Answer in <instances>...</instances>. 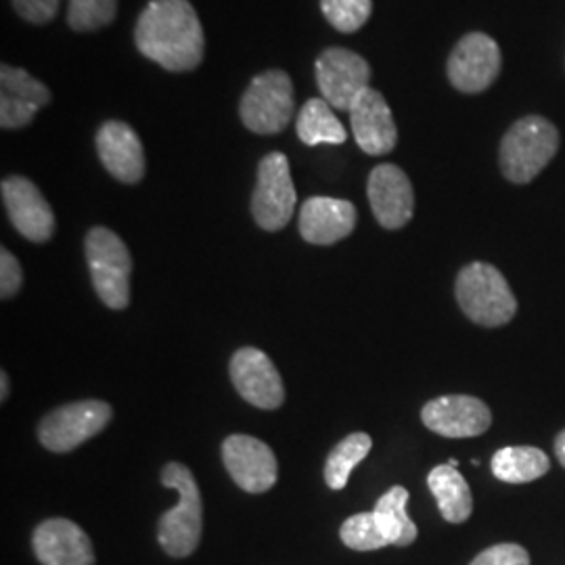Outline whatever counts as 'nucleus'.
Masks as SVG:
<instances>
[{
  "label": "nucleus",
  "mask_w": 565,
  "mask_h": 565,
  "mask_svg": "<svg viewBox=\"0 0 565 565\" xmlns=\"http://www.w3.org/2000/svg\"><path fill=\"white\" fill-rule=\"evenodd\" d=\"M231 380L243 398L258 408L273 411L285 401V387L275 363L258 348H242L231 359Z\"/></svg>",
  "instance_id": "nucleus-14"
},
{
  "label": "nucleus",
  "mask_w": 565,
  "mask_h": 565,
  "mask_svg": "<svg viewBox=\"0 0 565 565\" xmlns=\"http://www.w3.org/2000/svg\"><path fill=\"white\" fill-rule=\"evenodd\" d=\"M162 484L177 490L179 503L160 518L158 541L170 557L182 559L189 557L202 541V492L189 467L182 463H168L163 467Z\"/></svg>",
  "instance_id": "nucleus-2"
},
{
  "label": "nucleus",
  "mask_w": 565,
  "mask_h": 565,
  "mask_svg": "<svg viewBox=\"0 0 565 565\" xmlns=\"http://www.w3.org/2000/svg\"><path fill=\"white\" fill-rule=\"evenodd\" d=\"M139 53L168 72H191L203 61L202 21L189 0H151L137 21Z\"/></svg>",
  "instance_id": "nucleus-1"
},
{
  "label": "nucleus",
  "mask_w": 565,
  "mask_h": 565,
  "mask_svg": "<svg viewBox=\"0 0 565 565\" xmlns=\"http://www.w3.org/2000/svg\"><path fill=\"white\" fill-rule=\"evenodd\" d=\"M343 545L352 551H377L390 545L384 527L380 524L375 511L356 513L348 518L340 530Z\"/></svg>",
  "instance_id": "nucleus-26"
},
{
  "label": "nucleus",
  "mask_w": 565,
  "mask_h": 565,
  "mask_svg": "<svg viewBox=\"0 0 565 565\" xmlns=\"http://www.w3.org/2000/svg\"><path fill=\"white\" fill-rule=\"evenodd\" d=\"M501 49L482 32H471L457 42L448 57V81L461 93H482L501 74Z\"/></svg>",
  "instance_id": "nucleus-10"
},
{
  "label": "nucleus",
  "mask_w": 565,
  "mask_h": 565,
  "mask_svg": "<svg viewBox=\"0 0 565 565\" xmlns=\"http://www.w3.org/2000/svg\"><path fill=\"white\" fill-rule=\"evenodd\" d=\"M371 448H373V440L364 431H356V434H350L348 438H343L342 443L335 445V448L327 457V463H324L327 486L331 490H343L350 480V473L354 471L356 465L363 463L366 455L371 452Z\"/></svg>",
  "instance_id": "nucleus-25"
},
{
  "label": "nucleus",
  "mask_w": 565,
  "mask_h": 565,
  "mask_svg": "<svg viewBox=\"0 0 565 565\" xmlns=\"http://www.w3.org/2000/svg\"><path fill=\"white\" fill-rule=\"evenodd\" d=\"M223 461L233 482L252 494L268 492L277 484L279 463L273 448L263 440L235 434L223 443Z\"/></svg>",
  "instance_id": "nucleus-11"
},
{
  "label": "nucleus",
  "mask_w": 565,
  "mask_h": 565,
  "mask_svg": "<svg viewBox=\"0 0 565 565\" xmlns=\"http://www.w3.org/2000/svg\"><path fill=\"white\" fill-rule=\"evenodd\" d=\"M21 282H23V270L18 258L2 247L0 252V298L9 300L20 291Z\"/></svg>",
  "instance_id": "nucleus-30"
},
{
  "label": "nucleus",
  "mask_w": 565,
  "mask_h": 565,
  "mask_svg": "<svg viewBox=\"0 0 565 565\" xmlns=\"http://www.w3.org/2000/svg\"><path fill=\"white\" fill-rule=\"evenodd\" d=\"M2 202L13 226L25 239L49 242L55 233L53 207L44 200L39 186L25 177H9L0 184Z\"/></svg>",
  "instance_id": "nucleus-13"
},
{
  "label": "nucleus",
  "mask_w": 565,
  "mask_h": 565,
  "mask_svg": "<svg viewBox=\"0 0 565 565\" xmlns=\"http://www.w3.org/2000/svg\"><path fill=\"white\" fill-rule=\"evenodd\" d=\"M356 226L354 203L335 198H310L300 210V235L312 245H333L352 235Z\"/></svg>",
  "instance_id": "nucleus-20"
},
{
  "label": "nucleus",
  "mask_w": 565,
  "mask_h": 565,
  "mask_svg": "<svg viewBox=\"0 0 565 565\" xmlns=\"http://www.w3.org/2000/svg\"><path fill=\"white\" fill-rule=\"evenodd\" d=\"M118 15V0H70L67 23L74 32H97Z\"/></svg>",
  "instance_id": "nucleus-27"
},
{
  "label": "nucleus",
  "mask_w": 565,
  "mask_h": 565,
  "mask_svg": "<svg viewBox=\"0 0 565 565\" xmlns=\"http://www.w3.org/2000/svg\"><path fill=\"white\" fill-rule=\"evenodd\" d=\"M366 195L377 223L387 231L403 228L413 218L415 193L408 177L394 163L373 168L366 182Z\"/></svg>",
  "instance_id": "nucleus-15"
},
{
  "label": "nucleus",
  "mask_w": 565,
  "mask_h": 565,
  "mask_svg": "<svg viewBox=\"0 0 565 565\" xmlns=\"http://www.w3.org/2000/svg\"><path fill=\"white\" fill-rule=\"evenodd\" d=\"M51 99V90L25 70L7 63L0 67V126L4 130L28 126Z\"/></svg>",
  "instance_id": "nucleus-16"
},
{
  "label": "nucleus",
  "mask_w": 565,
  "mask_h": 565,
  "mask_svg": "<svg viewBox=\"0 0 565 565\" xmlns=\"http://www.w3.org/2000/svg\"><path fill=\"white\" fill-rule=\"evenodd\" d=\"M315 74L324 102L333 109L350 111L352 103L371 88V67L366 60L342 46L323 51L315 65Z\"/></svg>",
  "instance_id": "nucleus-9"
},
{
  "label": "nucleus",
  "mask_w": 565,
  "mask_h": 565,
  "mask_svg": "<svg viewBox=\"0 0 565 565\" xmlns=\"http://www.w3.org/2000/svg\"><path fill=\"white\" fill-rule=\"evenodd\" d=\"M296 130L303 145H342L348 139L342 121L333 114V107L324 99L306 102L302 111L298 114Z\"/></svg>",
  "instance_id": "nucleus-23"
},
{
  "label": "nucleus",
  "mask_w": 565,
  "mask_h": 565,
  "mask_svg": "<svg viewBox=\"0 0 565 565\" xmlns=\"http://www.w3.org/2000/svg\"><path fill=\"white\" fill-rule=\"evenodd\" d=\"M97 153L105 170L126 184L145 177V151L139 135L126 121L109 120L97 132Z\"/></svg>",
  "instance_id": "nucleus-19"
},
{
  "label": "nucleus",
  "mask_w": 565,
  "mask_h": 565,
  "mask_svg": "<svg viewBox=\"0 0 565 565\" xmlns=\"http://www.w3.org/2000/svg\"><path fill=\"white\" fill-rule=\"evenodd\" d=\"M7 396H9V375H7V371H2L0 373V401L4 403Z\"/></svg>",
  "instance_id": "nucleus-33"
},
{
  "label": "nucleus",
  "mask_w": 565,
  "mask_h": 565,
  "mask_svg": "<svg viewBox=\"0 0 565 565\" xmlns=\"http://www.w3.org/2000/svg\"><path fill=\"white\" fill-rule=\"evenodd\" d=\"M448 465H450V467H457V465H459V461H457V459H450V461H448Z\"/></svg>",
  "instance_id": "nucleus-34"
},
{
  "label": "nucleus",
  "mask_w": 565,
  "mask_h": 565,
  "mask_svg": "<svg viewBox=\"0 0 565 565\" xmlns=\"http://www.w3.org/2000/svg\"><path fill=\"white\" fill-rule=\"evenodd\" d=\"M422 422L445 438H476L490 429L492 413L480 398L450 394L425 404Z\"/></svg>",
  "instance_id": "nucleus-12"
},
{
  "label": "nucleus",
  "mask_w": 565,
  "mask_h": 565,
  "mask_svg": "<svg viewBox=\"0 0 565 565\" xmlns=\"http://www.w3.org/2000/svg\"><path fill=\"white\" fill-rule=\"evenodd\" d=\"M111 415V406L103 401L65 404L42 419L39 440L51 452H70L103 431Z\"/></svg>",
  "instance_id": "nucleus-8"
},
{
  "label": "nucleus",
  "mask_w": 565,
  "mask_h": 565,
  "mask_svg": "<svg viewBox=\"0 0 565 565\" xmlns=\"http://www.w3.org/2000/svg\"><path fill=\"white\" fill-rule=\"evenodd\" d=\"M559 149V132L541 116L515 121L501 141V170L507 181L525 184L534 181Z\"/></svg>",
  "instance_id": "nucleus-4"
},
{
  "label": "nucleus",
  "mask_w": 565,
  "mask_h": 565,
  "mask_svg": "<svg viewBox=\"0 0 565 565\" xmlns=\"http://www.w3.org/2000/svg\"><path fill=\"white\" fill-rule=\"evenodd\" d=\"M61 0H13L18 15L32 23H49L57 15Z\"/></svg>",
  "instance_id": "nucleus-31"
},
{
  "label": "nucleus",
  "mask_w": 565,
  "mask_h": 565,
  "mask_svg": "<svg viewBox=\"0 0 565 565\" xmlns=\"http://www.w3.org/2000/svg\"><path fill=\"white\" fill-rule=\"evenodd\" d=\"M457 302L467 319L482 327H503L513 321L518 300L503 273L486 263L463 266L455 282Z\"/></svg>",
  "instance_id": "nucleus-3"
},
{
  "label": "nucleus",
  "mask_w": 565,
  "mask_h": 565,
  "mask_svg": "<svg viewBox=\"0 0 565 565\" xmlns=\"http://www.w3.org/2000/svg\"><path fill=\"white\" fill-rule=\"evenodd\" d=\"M408 490L404 486H392L380 497L375 505V515L384 527L390 545L408 546L417 541V525L406 513Z\"/></svg>",
  "instance_id": "nucleus-24"
},
{
  "label": "nucleus",
  "mask_w": 565,
  "mask_h": 565,
  "mask_svg": "<svg viewBox=\"0 0 565 565\" xmlns=\"http://www.w3.org/2000/svg\"><path fill=\"white\" fill-rule=\"evenodd\" d=\"M298 193L291 181L285 153H268L258 166V184L252 195V214L256 224L268 231H281L291 221Z\"/></svg>",
  "instance_id": "nucleus-7"
},
{
  "label": "nucleus",
  "mask_w": 565,
  "mask_h": 565,
  "mask_svg": "<svg viewBox=\"0 0 565 565\" xmlns=\"http://www.w3.org/2000/svg\"><path fill=\"white\" fill-rule=\"evenodd\" d=\"M327 21L343 34L359 32L371 18L373 0H321Z\"/></svg>",
  "instance_id": "nucleus-28"
},
{
  "label": "nucleus",
  "mask_w": 565,
  "mask_h": 565,
  "mask_svg": "<svg viewBox=\"0 0 565 565\" xmlns=\"http://www.w3.org/2000/svg\"><path fill=\"white\" fill-rule=\"evenodd\" d=\"M294 82L282 70L256 76L243 93L242 121L256 135H279L294 118Z\"/></svg>",
  "instance_id": "nucleus-6"
},
{
  "label": "nucleus",
  "mask_w": 565,
  "mask_h": 565,
  "mask_svg": "<svg viewBox=\"0 0 565 565\" xmlns=\"http://www.w3.org/2000/svg\"><path fill=\"white\" fill-rule=\"evenodd\" d=\"M555 455H557L559 463L564 465L565 469V429L564 431H559L557 438H555Z\"/></svg>",
  "instance_id": "nucleus-32"
},
{
  "label": "nucleus",
  "mask_w": 565,
  "mask_h": 565,
  "mask_svg": "<svg viewBox=\"0 0 565 565\" xmlns=\"http://www.w3.org/2000/svg\"><path fill=\"white\" fill-rule=\"evenodd\" d=\"M84 249L93 287L99 300L114 310L126 308L130 302L132 273V258L126 243L114 231L95 226L86 235Z\"/></svg>",
  "instance_id": "nucleus-5"
},
{
  "label": "nucleus",
  "mask_w": 565,
  "mask_h": 565,
  "mask_svg": "<svg viewBox=\"0 0 565 565\" xmlns=\"http://www.w3.org/2000/svg\"><path fill=\"white\" fill-rule=\"evenodd\" d=\"M427 486L448 524H463L473 513V497L463 473L457 467L438 465L429 471Z\"/></svg>",
  "instance_id": "nucleus-21"
},
{
  "label": "nucleus",
  "mask_w": 565,
  "mask_h": 565,
  "mask_svg": "<svg viewBox=\"0 0 565 565\" xmlns=\"http://www.w3.org/2000/svg\"><path fill=\"white\" fill-rule=\"evenodd\" d=\"M34 553L42 565H95V551L81 525L53 518L34 530Z\"/></svg>",
  "instance_id": "nucleus-18"
},
{
  "label": "nucleus",
  "mask_w": 565,
  "mask_h": 565,
  "mask_svg": "<svg viewBox=\"0 0 565 565\" xmlns=\"http://www.w3.org/2000/svg\"><path fill=\"white\" fill-rule=\"evenodd\" d=\"M350 124L354 139L366 156H385L398 142L396 121L382 93L366 88L350 107Z\"/></svg>",
  "instance_id": "nucleus-17"
},
{
  "label": "nucleus",
  "mask_w": 565,
  "mask_h": 565,
  "mask_svg": "<svg viewBox=\"0 0 565 565\" xmlns=\"http://www.w3.org/2000/svg\"><path fill=\"white\" fill-rule=\"evenodd\" d=\"M469 565H530V553L515 543H501L482 551Z\"/></svg>",
  "instance_id": "nucleus-29"
},
{
  "label": "nucleus",
  "mask_w": 565,
  "mask_h": 565,
  "mask_svg": "<svg viewBox=\"0 0 565 565\" xmlns=\"http://www.w3.org/2000/svg\"><path fill=\"white\" fill-rule=\"evenodd\" d=\"M551 461L536 446H507L492 455V473L505 484H527L543 478Z\"/></svg>",
  "instance_id": "nucleus-22"
}]
</instances>
